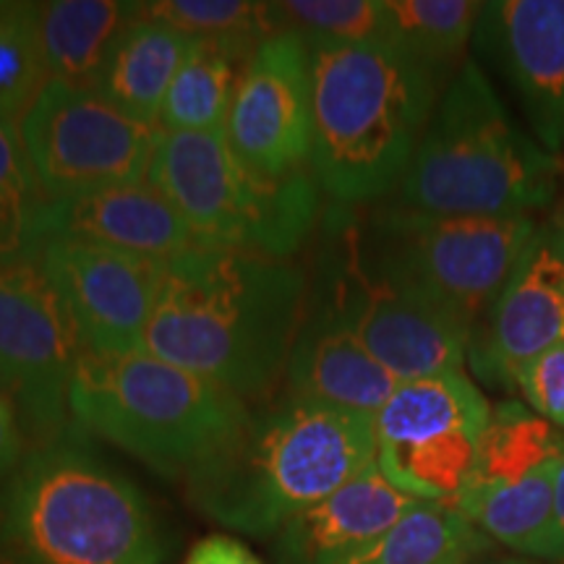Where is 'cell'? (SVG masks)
Instances as JSON below:
<instances>
[{
  "instance_id": "13",
  "label": "cell",
  "mask_w": 564,
  "mask_h": 564,
  "mask_svg": "<svg viewBox=\"0 0 564 564\" xmlns=\"http://www.w3.org/2000/svg\"><path fill=\"white\" fill-rule=\"evenodd\" d=\"M333 312L398 382L463 371L474 324L373 267L350 270Z\"/></svg>"
},
{
  "instance_id": "19",
  "label": "cell",
  "mask_w": 564,
  "mask_h": 564,
  "mask_svg": "<svg viewBox=\"0 0 564 564\" xmlns=\"http://www.w3.org/2000/svg\"><path fill=\"white\" fill-rule=\"evenodd\" d=\"M288 394L340 411L377 415L398 390L384 369L350 327L329 306L303 319L288 358Z\"/></svg>"
},
{
  "instance_id": "15",
  "label": "cell",
  "mask_w": 564,
  "mask_h": 564,
  "mask_svg": "<svg viewBox=\"0 0 564 564\" xmlns=\"http://www.w3.org/2000/svg\"><path fill=\"white\" fill-rule=\"evenodd\" d=\"M474 47L510 84L533 139L564 152V0L484 3Z\"/></svg>"
},
{
  "instance_id": "7",
  "label": "cell",
  "mask_w": 564,
  "mask_h": 564,
  "mask_svg": "<svg viewBox=\"0 0 564 564\" xmlns=\"http://www.w3.org/2000/svg\"><path fill=\"white\" fill-rule=\"evenodd\" d=\"M147 181L171 199L196 246L291 259L319 215L314 173L264 178L238 160L225 133L160 131Z\"/></svg>"
},
{
  "instance_id": "20",
  "label": "cell",
  "mask_w": 564,
  "mask_h": 564,
  "mask_svg": "<svg viewBox=\"0 0 564 564\" xmlns=\"http://www.w3.org/2000/svg\"><path fill=\"white\" fill-rule=\"evenodd\" d=\"M194 42L173 26L139 17L112 45L91 89L126 116L160 129L162 102Z\"/></svg>"
},
{
  "instance_id": "9",
  "label": "cell",
  "mask_w": 564,
  "mask_h": 564,
  "mask_svg": "<svg viewBox=\"0 0 564 564\" xmlns=\"http://www.w3.org/2000/svg\"><path fill=\"white\" fill-rule=\"evenodd\" d=\"M19 137L42 194L55 204L144 181L160 129L95 89L47 79L21 116Z\"/></svg>"
},
{
  "instance_id": "2",
  "label": "cell",
  "mask_w": 564,
  "mask_h": 564,
  "mask_svg": "<svg viewBox=\"0 0 564 564\" xmlns=\"http://www.w3.org/2000/svg\"><path fill=\"white\" fill-rule=\"evenodd\" d=\"M377 463L373 415L282 394L186 478L204 518L246 535H274Z\"/></svg>"
},
{
  "instance_id": "12",
  "label": "cell",
  "mask_w": 564,
  "mask_h": 564,
  "mask_svg": "<svg viewBox=\"0 0 564 564\" xmlns=\"http://www.w3.org/2000/svg\"><path fill=\"white\" fill-rule=\"evenodd\" d=\"M225 139L243 165L264 178L314 173L312 55L295 34H272L251 55Z\"/></svg>"
},
{
  "instance_id": "10",
  "label": "cell",
  "mask_w": 564,
  "mask_h": 564,
  "mask_svg": "<svg viewBox=\"0 0 564 564\" xmlns=\"http://www.w3.org/2000/svg\"><path fill=\"white\" fill-rule=\"evenodd\" d=\"M489 423V403L463 371L403 382L373 415L379 470L421 502L455 505Z\"/></svg>"
},
{
  "instance_id": "16",
  "label": "cell",
  "mask_w": 564,
  "mask_h": 564,
  "mask_svg": "<svg viewBox=\"0 0 564 564\" xmlns=\"http://www.w3.org/2000/svg\"><path fill=\"white\" fill-rule=\"evenodd\" d=\"M486 337L474 364L514 384L535 356L564 343V241L556 228H539L494 299Z\"/></svg>"
},
{
  "instance_id": "29",
  "label": "cell",
  "mask_w": 564,
  "mask_h": 564,
  "mask_svg": "<svg viewBox=\"0 0 564 564\" xmlns=\"http://www.w3.org/2000/svg\"><path fill=\"white\" fill-rule=\"evenodd\" d=\"M45 82L37 3H0V121L19 123Z\"/></svg>"
},
{
  "instance_id": "27",
  "label": "cell",
  "mask_w": 564,
  "mask_h": 564,
  "mask_svg": "<svg viewBox=\"0 0 564 564\" xmlns=\"http://www.w3.org/2000/svg\"><path fill=\"white\" fill-rule=\"evenodd\" d=\"M564 457V436L531 408L505 403L491 411L481 457L470 481H499L523 476L549 460Z\"/></svg>"
},
{
  "instance_id": "4",
  "label": "cell",
  "mask_w": 564,
  "mask_h": 564,
  "mask_svg": "<svg viewBox=\"0 0 564 564\" xmlns=\"http://www.w3.org/2000/svg\"><path fill=\"white\" fill-rule=\"evenodd\" d=\"M9 564H162L165 544L137 484L76 423L34 444L0 491Z\"/></svg>"
},
{
  "instance_id": "22",
  "label": "cell",
  "mask_w": 564,
  "mask_h": 564,
  "mask_svg": "<svg viewBox=\"0 0 564 564\" xmlns=\"http://www.w3.org/2000/svg\"><path fill=\"white\" fill-rule=\"evenodd\" d=\"M560 460H549L514 478L470 481L455 507L486 539L499 541L518 554L549 560L554 474Z\"/></svg>"
},
{
  "instance_id": "6",
  "label": "cell",
  "mask_w": 564,
  "mask_h": 564,
  "mask_svg": "<svg viewBox=\"0 0 564 564\" xmlns=\"http://www.w3.org/2000/svg\"><path fill=\"white\" fill-rule=\"evenodd\" d=\"M70 423L158 474L188 478L243 429L246 400L152 352H82Z\"/></svg>"
},
{
  "instance_id": "26",
  "label": "cell",
  "mask_w": 564,
  "mask_h": 564,
  "mask_svg": "<svg viewBox=\"0 0 564 564\" xmlns=\"http://www.w3.org/2000/svg\"><path fill=\"white\" fill-rule=\"evenodd\" d=\"M47 207L21 147L19 123L0 121V259L42 249Z\"/></svg>"
},
{
  "instance_id": "17",
  "label": "cell",
  "mask_w": 564,
  "mask_h": 564,
  "mask_svg": "<svg viewBox=\"0 0 564 564\" xmlns=\"http://www.w3.org/2000/svg\"><path fill=\"white\" fill-rule=\"evenodd\" d=\"M47 238L102 246L154 262H173L196 246L181 212L147 178L51 204Z\"/></svg>"
},
{
  "instance_id": "36",
  "label": "cell",
  "mask_w": 564,
  "mask_h": 564,
  "mask_svg": "<svg viewBox=\"0 0 564 564\" xmlns=\"http://www.w3.org/2000/svg\"><path fill=\"white\" fill-rule=\"evenodd\" d=\"M556 230H560V236H562V241H564V223H562L560 228H556Z\"/></svg>"
},
{
  "instance_id": "31",
  "label": "cell",
  "mask_w": 564,
  "mask_h": 564,
  "mask_svg": "<svg viewBox=\"0 0 564 564\" xmlns=\"http://www.w3.org/2000/svg\"><path fill=\"white\" fill-rule=\"evenodd\" d=\"M514 387L539 419L564 429V343L528 361L514 377Z\"/></svg>"
},
{
  "instance_id": "14",
  "label": "cell",
  "mask_w": 564,
  "mask_h": 564,
  "mask_svg": "<svg viewBox=\"0 0 564 564\" xmlns=\"http://www.w3.org/2000/svg\"><path fill=\"white\" fill-rule=\"evenodd\" d=\"M42 262L58 288L84 352L126 356L144 350L167 262L47 238Z\"/></svg>"
},
{
  "instance_id": "25",
  "label": "cell",
  "mask_w": 564,
  "mask_h": 564,
  "mask_svg": "<svg viewBox=\"0 0 564 564\" xmlns=\"http://www.w3.org/2000/svg\"><path fill=\"white\" fill-rule=\"evenodd\" d=\"M384 42L453 79L481 17L476 0H382Z\"/></svg>"
},
{
  "instance_id": "34",
  "label": "cell",
  "mask_w": 564,
  "mask_h": 564,
  "mask_svg": "<svg viewBox=\"0 0 564 564\" xmlns=\"http://www.w3.org/2000/svg\"><path fill=\"white\" fill-rule=\"evenodd\" d=\"M560 560H564V457L556 463L552 533H549V562H560Z\"/></svg>"
},
{
  "instance_id": "5",
  "label": "cell",
  "mask_w": 564,
  "mask_h": 564,
  "mask_svg": "<svg viewBox=\"0 0 564 564\" xmlns=\"http://www.w3.org/2000/svg\"><path fill=\"white\" fill-rule=\"evenodd\" d=\"M556 165L499 100L489 76L465 58L442 89L398 204L447 217H531L556 194Z\"/></svg>"
},
{
  "instance_id": "28",
  "label": "cell",
  "mask_w": 564,
  "mask_h": 564,
  "mask_svg": "<svg viewBox=\"0 0 564 564\" xmlns=\"http://www.w3.org/2000/svg\"><path fill=\"white\" fill-rule=\"evenodd\" d=\"M274 34L314 42H384L382 0H280L270 3Z\"/></svg>"
},
{
  "instance_id": "8",
  "label": "cell",
  "mask_w": 564,
  "mask_h": 564,
  "mask_svg": "<svg viewBox=\"0 0 564 564\" xmlns=\"http://www.w3.org/2000/svg\"><path fill=\"white\" fill-rule=\"evenodd\" d=\"M539 225L394 207L373 223L371 267L474 324L491 308Z\"/></svg>"
},
{
  "instance_id": "11",
  "label": "cell",
  "mask_w": 564,
  "mask_h": 564,
  "mask_svg": "<svg viewBox=\"0 0 564 564\" xmlns=\"http://www.w3.org/2000/svg\"><path fill=\"white\" fill-rule=\"evenodd\" d=\"M82 352L42 249L0 259V392L17 403L24 434L37 444L70 426L68 394Z\"/></svg>"
},
{
  "instance_id": "30",
  "label": "cell",
  "mask_w": 564,
  "mask_h": 564,
  "mask_svg": "<svg viewBox=\"0 0 564 564\" xmlns=\"http://www.w3.org/2000/svg\"><path fill=\"white\" fill-rule=\"evenodd\" d=\"M139 17L173 26L194 40H236L262 45L272 37L270 3L253 0H152Z\"/></svg>"
},
{
  "instance_id": "18",
  "label": "cell",
  "mask_w": 564,
  "mask_h": 564,
  "mask_svg": "<svg viewBox=\"0 0 564 564\" xmlns=\"http://www.w3.org/2000/svg\"><path fill=\"white\" fill-rule=\"evenodd\" d=\"M419 502L373 463L327 499L293 514L274 533V564H345Z\"/></svg>"
},
{
  "instance_id": "21",
  "label": "cell",
  "mask_w": 564,
  "mask_h": 564,
  "mask_svg": "<svg viewBox=\"0 0 564 564\" xmlns=\"http://www.w3.org/2000/svg\"><path fill=\"white\" fill-rule=\"evenodd\" d=\"M137 19L139 3L123 0L37 3L40 51L47 79L95 87L112 45Z\"/></svg>"
},
{
  "instance_id": "1",
  "label": "cell",
  "mask_w": 564,
  "mask_h": 564,
  "mask_svg": "<svg viewBox=\"0 0 564 564\" xmlns=\"http://www.w3.org/2000/svg\"><path fill=\"white\" fill-rule=\"evenodd\" d=\"M303 314L306 278L288 259L194 246L165 264L144 350L253 400L285 373Z\"/></svg>"
},
{
  "instance_id": "35",
  "label": "cell",
  "mask_w": 564,
  "mask_h": 564,
  "mask_svg": "<svg viewBox=\"0 0 564 564\" xmlns=\"http://www.w3.org/2000/svg\"><path fill=\"white\" fill-rule=\"evenodd\" d=\"M476 564H535L528 560H486V562H476Z\"/></svg>"
},
{
  "instance_id": "23",
  "label": "cell",
  "mask_w": 564,
  "mask_h": 564,
  "mask_svg": "<svg viewBox=\"0 0 564 564\" xmlns=\"http://www.w3.org/2000/svg\"><path fill=\"white\" fill-rule=\"evenodd\" d=\"M257 47L236 40H196L162 102L160 131L225 133L238 84Z\"/></svg>"
},
{
  "instance_id": "3",
  "label": "cell",
  "mask_w": 564,
  "mask_h": 564,
  "mask_svg": "<svg viewBox=\"0 0 564 564\" xmlns=\"http://www.w3.org/2000/svg\"><path fill=\"white\" fill-rule=\"evenodd\" d=\"M312 171L324 194L364 204L400 186L449 79L390 42H314Z\"/></svg>"
},
{
  "instance_id": "24",
  "label": "cell",
  "mask_w": 564,
  "mask_h": 564,
  "mask_svg": "<svg viewBox=\"0 0 564 564\" xmlns=\"http://www.w3.org/2000/svg\"><path fill=\"white\" fill-rule=\"evenodd\" d=\"M489 539L455 505L419 502L345 564H476Z\"/></svg>"
},
{
  "instance_id": "32",
  "label": "cell",
  "mask_w": 564,
  "mask_h": 564,
  "mask_svg": "<svg viewBox=\"0 0 564 564\" xmlns=\"http://www.w3.org/2000/svg\"><path fill=\"white\" fill-rule=\"evenodd\" d=\"M24 426H21L19 408L6 392H0V478H6L24 460Z\"/></svg>"
},
{
  "instance_id": "33",
  "label": "cell",
  "mask_w": 564,
  "mask_h": 564,
  "mask_svg": "<svg viewBox=\"0 0 564 564\" xmlns=\"http://www.w3.org/2000/svg\"><path fill=\"white\" fill-rule=\"evenodd\" d=\"M183 564H264L232 535H209L188 552Z\"/></svg>"
}]
</instances>
